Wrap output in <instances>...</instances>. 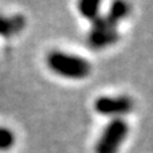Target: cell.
<instances>
[{"instance_id": "1", "label": "cell", "mask_w": 153, "mask_h": 153, "mask_svg": "<svg viewBox=\"0 0 153 153\" xmlns=\"http://www.w3.org/2000/svg\"><path fill=\"white\" fill-rule=\"evenodd\" d=\"M46 61L54 73L65 78L82 79L91 73V63L89 61L63 51H51Z\"/></svg>"}, {"instance_id": "2", "label": "cell", "mask_w": 153, "mask_h": 153, "mask_svg": "<svg viewBox=\"0 0 153 153\" xmlns=\"http://www.w3.org/2000/svg\"><path fill=\"white\" fill-rule=\"evenodd\" d=\"M129 132V125L121 118H114L106 125L95 144V153H117Z\"/></svg>"}, {"instance_id": "3", "label": "cell", "mask_w": 153, "mask_h": 153, "mask_svg": "<svg viewBox=\"0 0 153 153\" xmlns=\"http://www.w3.org/2000/svg\"><path fill=\"white\" fill-rule=\"evenodd\" d=\"M134 108V101L129 95L120 97H100L94 102V110L102 116H122Z\"/></svg>"}, {"instance_id": "4", "label": "cell", "mask_w": 153, "mask_h": 153, "mask_svg": "<svg viewBox=\"0 0 153 153\" xmlns=\"http://www.w3.org/2000/svg\"><path fill=\"white\" fill-rule=\"evenodd\" d=\"M121 39V34L116 30L110 31H90L87 35V45L93 50H102L117 43Z\"/></svg>"}, {"instance_id": "5", "label": "cell", "mask_w": 153, "mask_h": 153, "mask_svg": "<svg viewBox=\"0 0 153 153\" xmlns=\"http://www.w3.org/2000/svg\"><path fill=\"white\" fill-rule=\"evenodd\" d=\"M27 19L24 15L16 13L12 16H4L1 26V31H0V36L3 38H12L18 35L20 31L26 28Z\"/></svg>"}, {"instance_id": "6", "label": "cell", "mask_w": 153, "mask_h": 153, "mask_svg": "<svg viewBox=\"0 0 153 153\" xmlns=\"http://www.w3.org/2000/svg\"><path fill=\"white\" fill-rule=\"evenodd\" d=\"M79 12L83 18L89 19V20L94 22L97 18H100V8L101 3L100 1H90V0H85L78 4Z\"/></svg>"}, {"instance_id": "7", "label": "cell", "mask_w": 153, "mask_h": 153, "mask_svg": "<svg viewBox=\"0 0 153 153\" xmlns=\"http://www.w3.org/2000/svg\"><path fill=\"white\" fill-rule=\"evenodd\" d=\"M130 8H132L130 4H128L125 1H114L111 4L110 10H109L108 16L118 24V22H121L122 19H125L130 13Z\"/></svg>"}, {"instance_id": "8", "label": "cell", "mask_w": 153, "mask_h": 153, "mask_svg": "<svg viewBox=\"0 0 153 153\" xmlns=\"http://www.w3.org/2000/svg\"><path fill=\"white\" fill-rule=\"evenodd\" d=\"M15 144V134L8 128H0V151H7Z\"/></svg>"}, {"instance_id": "9", "label": "cell", "mask_w": 153, "mask_h": 153, "mask_svg": "<svg viewBox=\"0 0 153 153\" xmlns=\"http://www.w3.org/2000/svg\"><path fill=\"white\" fill-rule=\"evenodd\" d=\"M3 20H4V15H0V31H1V26H3Z\"/></svg>"}]
</instances>
